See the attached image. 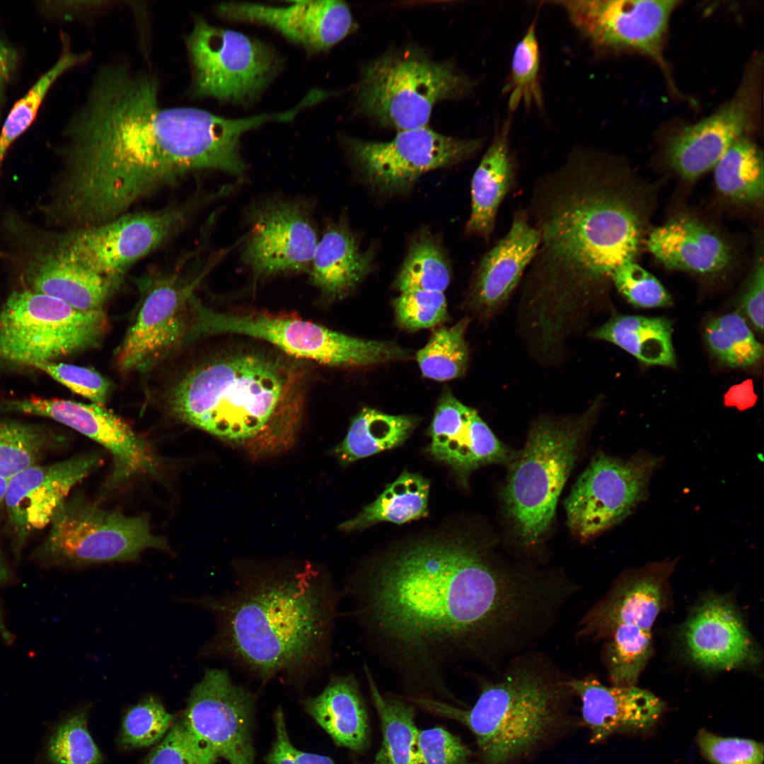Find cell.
I'll use <instances>...</instances> for the list:
<instances>
[{
    "instance_id": "1",
    "label": "cell",
    "mask_w": 764,
    "mask_h": 764,
    "mask_svg": "<svg viewBox=\"0 0 764 764\" xmlns=\"http://www.w3.org/2000/svg\"><path fill=\"white\" fill-rule=\"evenodd\" d=\"M378 657L411 687H445L446 668L494 664L540 632L549 577L507 570L463 538H428L378 558L345 584Z\"/></svg>"
},
{
    "instance_id": "2",
    "label": "cell",
    "mask_w": 764,
    "mask_h": 764,
    "mask_svg": "<svg viewBox=\"0 0 764 764\" xmlns=\"http://www.w3.org/2000/svg\"><path fill=\"white\" fill-rule=\"evenodd\" d=\"M151 75L109 65L96 74L83 105L65 126L62 166L45 214L57 227L111 221L189 173L241 174L240 138L267 114L229 119L190 107L166 108Z\"/></svg>"
},
{
    "instance_id": "3",
    "label": "cell",
    "mask_w": 764,
    "mask_h": 764,
    "mask_svg": "<svg viewBox=\"0 0 764 764\" xmlns=\"http://www.w3.org/2000/svg\"><path fill=\"white\" fill-rule=\"evenodd\" d=\"M620 175L603 154L577 147L536 182L528 215L540 244L528 266L524 294L540 312L541 331L555 311V317H562L588 303L618 267L635 260L643 217Z\"/></svg>"
},
{
    "instance_id": "4",
    "label": "cell",
    "mask_w": 764,
    "mask_h": 764,
    "mask_svg": "<svg viewBox=\"0 0 764 764\" xmlns=\"http://www.w3.org/2000/svg\"><path fill=\"white\" fill-rule=\"evenodd\" d=\"M341 593L311 562L237 574L233 589L197 602L215 618L200 656L229 661L248 676L296 686L323 673Z\"/></svg>"
},
{
    "instance_id": "5",
    "label": "cell",
    "mask_w": 764,
    "mask_h": 764,
    "mask_svg": "<svg viewBox=\"0 0 764 764\" xmlns=\"http://www.w3.org/2000/svg\"><path fill=\"white\" fill-rule=\"evenodd\" d=\"M308 375L294 359L260 351H230L186 369L167 393L178 419L254 457L283 453L296 440Z\"/></svg>"
},
{
    "instance_id": "6",
    "label": "cell",
    "mask_w": 764,
    "mask_h": 764,
    "mask_svg": "<svg viewBox=\"0 0 764 764\" xmlns=\"http://www.w3.org/2000/svg\"><path fill=\"white\" fill-rule=\"evenodd\" d=\"M566 681L518 666L487 682L470 709L423 695L405 696L426 711L456 720L474 735L482 764H511L531 752L560 719Z\"/></svg>"
},
{
    "instance_id": "7",
    "label": "cell",
    "mask_w": 764,
    "mask_h": 764,
    "mask_svg": "<svg viewBox=\"0 0 764 764\" xmlns=\"http://www.w3.org/2000/svg\"><path fill=\"white\" fill-rule=\"evenodd\" d=\"M592 415L588 410L572 421L539 420L508 463L504 505L526 545L537 543L550 529Z\"/></svg>"
},
{
    "instance_id": "8",
    "label": "cell",
    "mask_w": 764,
    "mask_h": 764,
    "mask_svg": "<svg viewBox=\"0 0 764 764\" xmlns=\"http://www.w3.org/2000/svg\"><path fill=\"white\" fill-rule=\"evenodd\" d=\"M473 81L452 64L418 52H393L364 67L357 101L361 111L398 132L427 127L434 105L468 93Z\"/></svg>"
},
{
    "instance_id": "9",
    "label": "cell",
    "mask_w": 764,
    "mask_h": 764,
    "mask_svg": "<svg viewBox=\"0 0 764 764\" xmlns=\"http://www.w3.org/2000/svg\"><path fill=\"white\" fill-rule=\"evenodd\" d=\"M193 334L231 333L264 340L295 358L333 366H365L407 357L388 342L361 339L296 317L266 312L219 313L195 305Z\"/></svg>"
},
{
    "instance_id": "10",
    "label": "cell",
    "mask_w": 764,
    "mask_h": 764,
    "mask_svg": "<svg viewBox=\"0 0 764 764\" xmlns=\"http://www.w3.org/2000/svg\"><path fill=\"white\" fill-rule=\"evenodd\" d=\"M49 526L46 538L33 554L45 566L131 561L148 548H167L146 518L105 510L79 496L66 499Z\"/></svg>"
},
{
    "instance_id": "11",
    "label": "cell",
    "mask_w": 764,
    "mask_h": 764,
    "mask_svg": "<svg viewBox=\"0 0 764 764\" xmlns=\"http://www.w3.org/2000/svg\"><path fill=\"white\" fill-rule=\"evenodd\" d=\"M108 328L103 310L84 312L28 289L12 292L0 309V357L30 366L96 345Z\"/></svg>"
},
{
    "instance_id": "12",
    "label": "cell",
    "mask_w": 764,
    "mask_h": 764,
    "mask_svg": "<svg viewBox=\"0 0 764 764\" xmlns=\"http://www.w3.org/2000/svg\"><path fill=\"white\" fill-rule=\"evenodd\" d=\"M202 197L161 209L127 212L96 226L47 229L55 247L83 267L122 282L137 261L163 245L187 225Z\"/></svg>"
},
{
    "instance_id": "13",
    "label": "cell",
    "mask_w": 764,
    "mask_h": 764,
    "mask_svg": "<svg viewBox=\"0 0 764 764\" xmlns=\"http://www.w3.org/2000/svg\"><path fill=\"white\" fill-rule=\"evenodd\" d=\"M197 96L244 103L266 87L279 67L270 47L239 32L195 18L186 37Z\"/></svg>"
},
{
    "instance_id": "14",
    "label": "cell",
    "mask_w": 764,
    "mask_h": 764,
    "mask_svg": "<svg viewBox=\"0 0 764 764\" xmlns=\"http://www.w3.org/2000/svg\"><path fill=\"white\" fill-rule=\"evenodd\" d=\"M673 567V562H657L620 577L584 617L578 634L608 639L606 651L613 654L649 656L652 629L664 606Z\"/></svg>"
},
{
    "instance_id": "15",
    "label": "cell",
    "mask_w": 764,
    "mask_h": 764,
    "mask_svg": "<svg viewBox=\"0 0 764 764\" xmlns=\"http://www.w3.org/2000/svg\"><path fill=\"white\" fill-rule=\"evenodd\" d=\"M661 458L637 453L628 459L600 453L577 480L565 501L567 524L584 541L627 517L645 499Z\"/></svg>"
},
{
    "instance_id": "16",
    "label": "cell",
    "mask_w": 764,
    "mask_h": 764,
    "mask_svg": "<svg viewBox=\"0 0 764 764\" xmlns=\"http://www.w3.org/2000/svg\"><path fill=\"white\" fill-rule=\"evenodd\" d=\"M3 226L11 257L25 287L59 299L84 312L103 310L122 283L88 270L61 253L47 229L9 213Z\"/></svg>"
},
{
    "instance_id": "17",
    "label": "cell",
    "mask_w": 764,
    "mask_h": 764,
    "mask_svg": "<svg viewBox=\"0 0 764 764\" xmlns=\"http://www.w3.org/2000/svg\"><path fill=\"white\" fill-rule=\"evenodd\" d=\"M482 139H460L427 126L398 132L390 141L351 139V158L374 189L393 194L407 191L422 174L459 163L482 149Z\"/></svg>"
},
{
    "instance_id": "18",
    "label": "cell",
    "mask_w": 764,
    "mask_h": 764,
    "mask_svg": "<svg viewBox=\"0 0 764 764\" xmlns=\"http://www.w3.org/2000/svg\"><path fill=\"white\" fill-rule=\"evenodd\" d=\"M203 275L185 281L172 272L138 280L141 305L115 354L121 371H147L181 344L190 332L187 304Z\"/></svg>"
},
{
    "instance_id": "19",
    "label": "cell",
    "mask_w": 764,
    "mask_h": 764,
    "mask_svg": "<svg viewBox=\"0 0 764 764\" xmlns=\"http://www.w3.org/2000/svg\"><path fill=\"white\" fill-rule=\"evenodd\" d=\"M676 0H566L554 1L596 49L632 50L666 69L664 45Z\"/></svg>"
},
{
    "instance_id": "20",
    "label": "cell",
    "mask_w": 764,
    "mask_h": 764,
    "mask_svg": "<svg viewBox=\"0 0 764 764\" xmlns=\"http://www.w3.org/2000/svg\"><path fill=\"white\" fill-rule=\"evenodd\" d=\"M255 695L226 668L206 669L187 699L183 719L192 733L229 764H253Z\"/></svg>"
},
{
    "instance_id": "21",
    "label": "cell",
    "mask_w": 764,
    "mask_h": 764,
    "mask_svg": "<svg viewBox=\"0 0 764 764\" xmlns=\"http://www.w3.org/2000/svg\"><path fill=\"white\" fill-rule=\"evenodd\" d=\"M0 407L6 412L52 419L100 444L113 459L108 487H116L136 475L158 473L160 462L152 447L104 405L30 397L4 401Z\"/></svg>"
},
{
    "instance_id": "22",
    "label": "cell",
    "mask_w": 764,
    "mask_h": 764,
    "mask_svg": "<svg viewBox=\"0 0 764 764\" xmlns=\"http://www.w3.org/2000/svg\"><path fill=\"white\" fill-rule=\"evenodd\" d=\"M248 215L242 260L254 274L310 271L319 238L305 202L272 198L255 204Z\"/></svg>"
},
{
    "instance_id": "23",
    "label": "cell",
    "mask_w": 764,
    "mask_h": 764,
    "mask_svg": "<svg viewBox=\"0 0 764 764\" xmlns=\"http://www.w3.org/2000/svg\"><path fill=\"white\" fill-rule=\"evenodd\" d=\"M760 64L758 58L751 62L729 100L668 141L666 158L683 179L694 180L714 168L727 149L754 128L760 103Z\"/></svg>"
},
{
    "instance_id": "24",
    "label": "cell",
    "mask_w": 764,
    "mask_h": 764,
    "mask_svg": "<svg viewBox=\"0 0 764 764\" xmlns=\"http://www.w3.org/2000/svg\"><path fill=\"white\" fill-rule=\"evenodd\" d=\"M102 462L101 453H87L31 466L8 480L4 508L16 560L30 535L50 524L71 489Z\"/></svg>"
},
{
    "instance_id": "25",
    "label": "cell",
    "mask_w": 764,
    "mask_h": 764,
    "mask_svg": "<svg viewBox=\"0 0 764 764\" xmlns=\"http://www.w3.org/2000/svg\"><path fill=\"white\" fill-rule=\"evenodd\" d=\"M216 11L227 20L270 26L312 51L330 48L355 28L351 11L342 1H300L283 7L226 2Z\"/></svg>"
},
{
    "instance_id": "26",
    "label": "cell",
    "mask_w": 764,
    "mask_h": 764,
    "mask_svg": "<svg viewBox=\"0 0 764 764\" xmlns=\"http://www.w3.org/2000/svg\"><path fill=\"white\" fill-rule=\"evenodd\" d=\"M429 452L464 482L482 465L508 464L514 453L502 444L477 412L451 393L442 395L430 427Z\"/></svg>"
},
{
    "instance_id": "27",
    "label": "cell",
    "mask_w": 764,
    "mask_h": 764,
    "mask_svg": "<svg viewBox=\"0 0 764 764\" xmlns=\"http://www.w3.org/2000/svg\"><path fill=\"white\" fill-rule=\"evenodd\" d=\"M682 637L690 658L703 668L731 670L757 659L739 613L720 596H708L698 605L687 620Z\"/></svg>"
},
{
    "instance_id": "28",
    "label": "cell",
    "mask_w": 764,
    "mask_h": 764,
    "mask_svg": "<svg viewBox=\"0 0 764 764\" xmlns=\"http://www.w3.org/2000/svg\"><path fill=\"white\" fill-rule=\"evenodd\" d=\"M567 683L581 700L582 719L594 743L615 732L648 729L664 710L658 697L635 685L606 686L592 677Z\"/></svg>"
},
{
    "instance_id": "29",
    "label": "cell",
    "mask_w": 764,
    "mask_h": 764,
    "mask_svg": "<svg viewBox=\"0 0 764 764\" xmlns=\"http://www.w3.org/2000/svg\"><path fill=\"white\" fill-rule=\"evenodd\" d=\"M539 244V232L527 212H516L507 233L477 266L470 289L474 304L486 313L502 306L519 284Z\"/></svg>"
},
{
    "instance_id": "30",
    "label": "cell",
    "mask_w": 764,
    "mask_h": 764,
    "mask_svg": "<svg viewBox=\"0 0 764 764\" xmlns=\"http://www.w3.org/2000/svg\"><path fill=\"white\" fill-rule=\"evenodd\" d=\"M647 246L670 270L710 274L724 270L732 260L731 249L725 240L688 214L673 217L652 230Z\"/></svg>"
},
{
    "instance_id": "31",
    "label": "cell",
    "mask_w": 764,
    "mask_h": 764,
    "mask_svg": "<svg viewBox=\"0 0 764 764\" xmlns=\"http://www.w3.org/2000/svg\"><path fill=\"white\" fill-rule=\"evenodd\" d=\"M511 117L498 126L471 181V211L465 233L488 241L498 209L514 187L516 165L510 149Z\"/></svg>"
},
{
    "instance_id": "32",
    "label": "cell",
    "mask_w": 764,
    "mask_h": 764,
    "mask_svg": "<svg viewBox=\"0 0 764 764\" xmlns=\"http://www.w3.org/2000/svg\"><path fill=\"white\" fill-rule=\"evenodd\" d=\"M304 707L337 746L358 753L366 748L368 714L353 673L332 675L318 695L304 701Z\"/></svg>"
},
{
    "instance_id": "33",
    "label": "cell",
    "mask_w": 764,
    "mask_h": 764,
    "mask_svg": "<svg viewBox=\"0 0 764 764\" xmlns=\"http://www.w3.org/2000/svg\"><path fill=\"white\" fill-rule=\"evenodd\" d=\"M372 249L362 250L345 221L330 224L319 238L310 269L311 282L324 295L345 296L373 266Z\"/></svg>"
},
{
    "instance_id": "34",
    "label": "cell",
    "mask_w": 764,
    "mask_h": 764,
    "mask_svg": "<svg viewBox=\"0 0 764 764\" xmlns=\"http://www.w3.org/2000/svg\"><path fill=\"white\" fill-rule=\"evenodd\" d=\"M671 323L665 318L615 315L591 332L648 365L673 366Z\"/></svg>"
},
{
    "instance_id": "35",
    "label": "cell",
    "mask_w": 764,
    "mask_h": 764,
    "mask_svg": "<svg viewBox=\"0 0 764 764\" xmlns=\"http://www.w3.org/2000/svg\"><path fill=\"white\" fill-rule=\"evenodd\" d=\"M364 671L382 731V742L374 764H417L415 705L402 696L383 695L367 664Z\"/></svg>"
},
{
    "instance_id": "36",
    "label": "cell",
    "mask_w": 764,
    "mask_h": 764,
    "mask_svg": "<svg viewBox=\"0 0 764 764\" xmlns=\"http://www.w3.org/2000/svg\"><path fill=\"white\" fill-rule=\"evenodd\" d=\"M429 481L422 475L405 470L396 480L351 520L340 524L345 531L361 530L376 523L402 524L428 514Z\"/></svg>"
},
{
    "instance_id": "37",
    "label": "cell",
    "mask_w": 764,
    "mask_h": 764,
    "mask_svg": "<svg viewBox=\"0 0 764 764\" xmlns=\"http://www.w3.org/2000/svg\"><path fill=\"white\" fill-rule=\"evenodd\" d=\"M416 425L407 415H391L370 408L363 409L352 421L335 454L348 463L402 444Z\"/></svg>"
},
{
    "instance_id": "38",
    "label": "cell",
    "mask_w": 764,
    "mask_h": 764,
    "mask_svg": "<svg viewBox=\"0 0 764 764\" xmlns=\"http://www.w3.org/2000/svg\"><path fill=\"white\" fill-rule=\"evenodd\" d=\"M763 156L746 136L735 141L714 167L717 190L741 204H758L764 194Z\"/></svg>"
},
{
    "instance_id": "39",
    "label": "cell",
    "mask_w": 764,
    "mask_h": 764,
    "mask_svg": "<svg viewBox=\"0 0 764 764\" xmlns=\"http://www.w3.org/2000/svg\"><path fill=\"white\" fill-rule=\"evenodd\" d=\"M59 57L12 106L0 128V169L11 145L33 123L38 111L54 83L68 70L84 62L86 53H74L62 39Z\"/></svg>"
},
{
    "instance_id": "40",
    "label": "cell",
    "mask_w": 764,
    "mask_h": 764,
    "mask_svg": "<svg viewBox=\"0 0 764 764\" xmlns=\"http://www.w3.org/2000/svg\"><path fill=\"white\" fill-rule=\"evenodd\" d=\"M450 279L441 245L432 235L423 233L411 243L395 286L401 293L415 290L444 293Z\"/></svg>"
},
{
    "instance_id": "41",
    "label": "cell",
    "mask_w": 764,
    "mask_h": 764,
    "mask_svg": "<svg viewBox=\"0 0 764 764\" xmlns=\"http://www.w3.org/2000/svg\"><path fill=\"white\" fill-rule=\"evenodd\" d=\"M58 441L39 425L0 419V476L10 479L38 465Z\"/></svg>"
},
{
    "instance_id": "42",
    "label": "cell",
    "mask_w": 764,
    "mask_h": 764,
    "mask_svg": "<svg viewBox=\"0 0 764 764\" xmlns=\"http://www.w3.org/2000/svg\"><path fill=\"white\" fill-rule=\"evenodd\" d=\"M705 338L713 355L730 367L752 366L763 357L762 345L737 313L711 319L705 327Z\"/></svg>"
},
{
    "instance_id": "43",
    "label": "cell",
    "mask_w": 764,
    "mask_h": 764,
    "mask_svg": "<svg viewBox=\"0 0 764 764\" xmlns=\"http://www.w3.org/2000/svg\"><path fill=\"white\" fill-rule=\"evenodd\" d=\"M540 64L539 43L533 21L514 48L509 77L502 91L507 96L511 112L516 110L520 105L543 109Z\"/></svg>"
},
{
    "instance_id": "44",
    "label": "cell",
    "mask_w": 764,
    "mask_h": 764,
    "mask_svg": "<svg viewBox=\"0 0 764 764\" xmlns=\"http://www.w3.org/2000/svg\"><path fill=\"white\" fill-rule=\"evenodd\" d=\"M468 320L435 330L427 345L417 354L422 374L436 381L461 377L465 373L469 352L465 340Z\"/></svg>"
},
{
    "instance_id": "45",
    "label": "cell",
    "mask_w": 764,
    "mask_h": 764,
    "mask_svg": "<svg viewBox=\"0 0 764 764\" xmlns=\"http://www.w3.org/2000/svg\"><path fill=\"white\" fill-rule=\"evenodd\" d=\"M46 754L51 764H100L102 755L91 736L86 713L79 711L60 722L52 731Z\"/></svg>"
},
{
    "instance_id": "46",
    "label": "cell",
    "mask_w": 764,
    "mask_h": 764,
    "mask_svg": "<svg viewBox=\"0 0 764 764\" xmlns=\"http://www.w3.org/2000/svg\"><path fill=\"white\" fill-rule=\"evenodd\" d=\"M175 716L155 697L149 696L129 708L122 720L119 742L126 749L152 746L163 739Z\"/></svg>"
},
{
    "instance_id": "47",
    "label": "cell",
    "mask_w": 764,
    "mask_h": 764,
    "mask_svg": "<svg viewBox=\"0 0 764 764\" xmlns=\"http://www.w3.org/2000/svg\"><path fill=\"white\" fill-rule=\"evenodd\" d=\"M218 757L190 730L183 717L173 724L141 764H215Z\"/></svg>"
},
{
    "instance_id": "48",
    "label": "cell",
    "mask_w": 764,
    "mask_h": 764,
    "mask_svg": "<svg viewBox=\"0 0 764 764\" xmlns=\"http://www.w3.org/2000/svg\"><path fill=\"white\" fill-rule=\"evenodd\" d=\"M610 280L635 306L656 308L671 303L669 294L661 282L635 260L625 262L618 267L611 274Z\"/></svg>"
},
{
    "instance_id": "49",
    "label": "cell",
    "mask_w": 764,
    "mask_h": 764,
    "mask_svg": "<svg viewBox=\"0 0 764 764\" xmlns=\"http://www.w3.org/2000/svg\"><path fill=\"white\" fill-rule=\"evenodd\" d=\"M393 306L398 323L412 330L435 326L447 316L443 292L422 290L402 292L395 299Z\"/></svg>"
},
{
    "instance_id": "50",
    "label": "cell",
    "mask_w": 764,
    "mask_h": 764,
    "mask_svg": "<svg viewBox=\"0 0 764 764\" xmlns=\"http://www.w3.org/2000/svg\"><path fill=\"white\" fill-rule=\"evenodd\" d=\"M697 744L713 764H763V744L748 739L722 737L700 730Z\"/></svg>"
},
{
    "instance_id": "51",
    "label": "cell",
    "mask_w": 764,
    "mask_h": 764,
    "mask_svg": "<svg viewBox=\"0 0 764 764\" xmlns=\"http://www.w3.org/2000/svg\"><path fill=\"white\" fill-rule=\"evenodd\" d=\"M30 366L40 369L93 403L104 405L108 399L110 390L109 381L92 369L53 361L35 363Z\"/></svg>"
},
{
    "instance_id": "52",
    "label": "cell",
    "mask_w": 764,
    "mask_h": 764,
    "mask_svg": "<svg viewBox=\"0 0 764 764\" xmlns=\"http://www.w3.org/2000/svg\"><path fill=\"white\" fill-rule=\"evenodd\" d=\"M415 749L417 764H473L471 751L442 727L418 729Z\"/></svg>"
},
{
    "instance_id": "53",
    "label": "cell",
    "mask_w": 764,
    "mask_h": 764,
    "mask_svg": "<svg viewBox=\"0 0 764 764\" xmlns=\"http://www.w3.org/2000/svg\"><path fill=\"white\" fill-rule=\"evenodd\" d=\"M273 719L276 738L266 756V764H335L329 757L299 751L291 744L281 708L277 709Z\"/></svg>"
},
{
    "instance_id": "54",
    "label": "cell",
    "mask_w": 764,
    "mask_h": 764,
    "mask_svg": "<svg viewBox=\"0 0 764 764\" xmlns=\"http://www.w3.org/2000/svg\"><path fill=\"white\" fill-rule=\"evenodd\" d=\"M761 245L753 263L752 272L739 299V306L753 329L762 334L763 330L764 264Z\"/></svg>"
},
{
    "instance_id": "55",
    "label": "cell",
    "mask_w": 764,
    "mask_h": 764,
    "mask_svg": "<svg viewBox=\"0 0 764 764\" xmlns=\"http://www.w3.org/2000/svg\"><path fill=\"white\" fill-rule=\"evenodd\" d=\"M21 63L19 50L0 34V128L4 121L8 91L17 76Z\"/></svg>"
},
{
    "instance_id": "56",
    "label": "cell",
    "mask_w": 764,
    "mask_h": 764,
    "mask_svg": "<svg viewBox=\"0 0 764 764\" xmlns=\"http://www.w3.org/2000/svg\"><path fill=\"white\" fill-rule=\"evenodd\" d=\"M752 380H746L731 386L724 395L727 406L736 407L740 410L751 407L756 402Z\"/></svg>"
},
{
    "instance_id": "57",
    "label": "cell",
    "mask_w": 764,
    "mask_h": 764,
    "mask_svg": "<svg viewBox=\"0 0 764 764\" xmlns=\"http://www.w3.org/2000/svg\"><path fill=\"white\" fill-rule=\"evenodd\" d=\"M8 480L9 479L0 476V513L2 508L4 507V499ZM7 577V566L5 565V560L0 549V582L6 579Z\"/></svg>"
},
{
    "instance_id": "58",
    "label": "cell",
    "mask_w": 764,
    "mask_h": 764,
    "mask_svg": "<svg viewBox=\"0 0 764 764\" xmlns=\"http://www.w3.org/2000/svg\"><path fill=\"white\" fill-rule=\"evenodd\" d=\"M1 251H0V256H1Z\"/></svg>"
}]
</instances>
